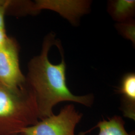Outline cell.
<instances>
[{
	"label": "cell",
	"instance_id": "1",
	"mask_svg": "<svg viewBox=\"0 0 135 135\" xmlns=\"http://www.w3.org/2000/svg\"><path fill=\"white\" fill-rule=\"evenodd\" d=\"M55 37L53 32L45 36L41 53L29 61L26 76L41 120L54 114V107L61 102H72L91 107L95 100L92 94L76 96L68 88L64 50Z\"/></svg>",
	"mask_w": 135,
	"mask_h": 135
},
{
	"label": "cell",
	"instance_id": "2",
	"mask_svg": "<svg viewBox=\"0 0 135 135\" xmlns=\"http://www.w3.org/2000/svg\"><path fill=\"white\" fill-rule=\"evenodd\" d=\"M39 120L35 97L27 84L17 90L0 84V135H20Z\"/></svg>",
	"mask_w": 135,
	"mask_h": 135
},
{
	"label": "cell",
	"instance_id": "3",
	"mask_svg": "<svg viewBox=\"0 0 135 135\" xmlns=\"http://www.w3.org/2000/svg\"><path fill=\"white\" fill-rule=\"evenodd\" d=\"M82 117L73 104H67L58 115L53 114L23 129L20 135H75V128Z\"/></svg>",
	"mask_w": 135,
	"mask_h": 135
},
{
	"label": "cell",
	"instance_id": "4",
	"mask_svg": "<svg viewBox=\"0 0 135 135\" xmlns=\"http://www.w3.org/2000/svg\"><path fill=\"white\" fill-rule=\"evenodd\" d=\"M19 47L14 39L9 38L0 48V84L12 90L26 85V76L20 67Z\"/></svg>",
	"mask_w": 135,
	"mask_h": 135
},
{
	"label": "cell",
	"instance_id": "5",
	"mask_svg": "<svg viewBox=\"0 0 135 135\" xmlns=\"http://www.w3.org/2000/svg\"><path fill=\"white\" fill-rule=\"evenodd\" d=\"M37 9L40 12L49 9L58 12L73 25H77L80 18L90 10V1H35Z\"/></svg>",
	"mask_w": 135,
	"mask_h": 135
},
{
	"label": "cell",
	"instance_id": "6",
	"mask_svg": "<svg viewBox=\"0 0 135 135\" xmlns=\"http://www.w3.org/2000/svg\"><path fill=\"white\" fill-rule=\"evenodd\" d=\"M117 92L121 95V109L123 115L135 121V73H128L122 77Z\"/></svg>",
	"mask_w": 135,
	"mask_h": 135
},
{
	"label": "cell",
	"instance_id": "7",
	"mask_svg": "<svg viewBox=\"0 0 135 135\" xmlns=\"http://www.w3.org/2000/svg\"><path fill=\"white\" fill-rule=\"evenodd\" d=\"M107 11L116 23L135 19V0H110L107 3Z\"/></svg>",
	"mask_w": 135,
	"mask_h": 135
},
{
	"label": "cell",
	"instance_id": "8",
	"mask_svg": "<svg viewBox=\"0 0 135 135\" xmlns=\"http://www.w3.org/2000/svg\"><path fill=\"white\" fill-rule=\"evenodd\" d=\"M125 121L119 116H113L108 120H103L97 125L99 129L98 135H135L129 133L125 127Z\"/></svg>",
	"mask_w": 135,
	"mask_h": 135
},
{
	"label": "cell",
	"instance_id": "9",
	"mask_svg": "<svg viewBox=\"0 0 135 135\" xmlns=\"http://www.w3.org/2000/svg\"><path fill=\"white\" fill-rule=\"evenodd\" d=\"M39 13L36 8L35 2L21 0H9L6 11V14L19 16L35 15Z\"/></svg>",
	"mask_w": 135,
	"mask_h": 135
},
{
	"label": "cell",
	"instance_id": "10",
	"mask_svg": "<svg viewBox=\"0 0 135 135\" xmlns=\"http://www.w3.org/2000/svg\"><path fill=\"white\" fill-rule=\"evenodd\" d=\"M115 27L118 33L124 39L130 40L135 48V19L131 20L124 23H116Z\"/></svg>",
	"mask_w": 135,
	"mask_h": 135
},
{
	"label": "cell",
	"instance_id": "11",
	"mask_svg": "<svg viewBox=\"0 0 135 135\" xmlns=\"http://www.w3.org/2000/svg\"><path fill=\"white\" fill-rule=\"evenodd\" d=\"M9 0H0V29H5V16Z\"/></svg>",
	"mask_w": 135,
	"mask_h": 135
},
{
	"label": "cell",
	"instance_id": "12",
	"mask_svg": "<svg viewBox=\"0 0 135 135\" xmlns=\"http://www.w3.org/2000/svg\"><path fill=\"white\" fill-rule=\"evenodd\" d=\"M9 38L6 34L5 29H0V48L5 45Z\"/></svg>",
	"mask_w": 135,
	"mask_h": 135
}]
</instances>
